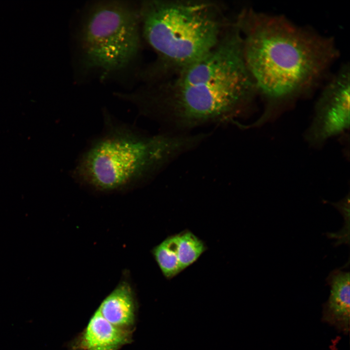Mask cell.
Masks as SVG:
<instances>
[{"label": "cell", "mask_w": 350, "mask_h": 350, "mask_svg": "<svg viewBox=\"0 0 350 350\" xmlns=\"http://www.w3.org/2000/svg\"><path fill=\"white\" fill-rule=\"evenodd\" d=\"M158 89L139 91L140 113L187 133L209 124H237L249 113L257 89L247 68L237 25L200 59L180 69Z\"/></svg>", "instance_id": "obj_1"}, {"label": "cell", "mask_w": 350, "mask_h": 350, "mask_svg": "<svg viewBox=\"0 0 350 350\" xmlns=\"http://www.w3.org/2000/svg\"><path fill=\"white\" fill-rule=\"evenodd\" d=\"M238 23L245 62L264 105L261 116L246 127H259L307 93L338 51L332 39L283 16L251 11L245 12Z\"/></svg>", "instance_id": "obj_2"}, {"label": "cell", "mask_w": 350, "mask_h": 350, "mask_svg": "<svg viewBox=\"0 0 350 350\" xmlns=\"http://www.w3.org/2000/svg\"><path fill=\"white\" fill-rule=\"evenodd\" d=\"M104 114L102 133L90 141L71 171L76 183L96 191H122L146 183L208 138L206 133L148 135Z\"/></svg>", "instance_id": "obj_3"}, {"label": "cell", "mask_w": 350, "mask_h": 350, "mask_svg": "<svg viewBox=\"0 0 350 350\" xmlns=\"http://www.w3.org/2000/svg\"><path fill=\"white\" fill-rule=\"evenodd\" d=\"M143 35L163 62L177 70L202 58L222 35L213 4L198 1H144L139 8Z\"/></svg>", "instance_id": "obj_4"}, {"label": "cell", "mask_w": 350, "mask_h": 350, "mask_svg": "<svg viewBox=\"0 0 350 350\" xmlns=\"http://www.w3.org/2000/svg\"><path fill=\"white\" fill-rule=\"evenodd\" d=\"M139 8L119 1L102 2L90 11L81 37L89 68L113 72L127 66L140 46Z\"/></svg>", "instance_id": "obj_5"}, {"label": "cell", "mask_w": 350, "mask_h": 350, "mask_svg": "<svg viewBox=\"0 0 350 350\" xmlns=\"http://www.w3.org/2000/svg\"><path fill=\"white\" fill-rule=\"evenodd\" d=\"M350 74L344 64L323 88L315 107L314 116L304 134L312 147H321L333 137L344 134L350 128Z\"/></svg>", "instance_id": "obj_6"}, {"label": "cell", "mask_w": 350, "mask_h": 350, "mask_svg": "<svg viewBox=\"0 0 350 350\" xmlns=\"http://www.w3.org/2000/svg\"><path fill=\"white\" fill-rule=\"evenodd\" d=\"M327 282L330 294L323 305L322 320L347 334L350 330V273L335 269L330 273Z\"/></svg>", "instance_id": "obj_7"}, {"label": "cell", "mask_w": 350, "mask_h": 350, "mask_svg": "<svg viewBox=\"0 0 350 350\" xmlns=\"http://www.w3.org/2000/svg\"><path fill=\"white\" fill-rule=\"evenodd\" d=\"M132 332L107 321L97 310L73 345L74 350H119L131 341Z\"/></svg>", "instance_id": "obj_8"}, {"label": "cell", "mask_w": 350, "mask_h": 350, "mask_svg": "<svg viewBox=\"0 0 350 350\" xmlns=\"http://www.w3.org/2000/svg\"><path fill=\"white\" fill-rule=\"evenodd\" d=\"M113 325L130 330L135 319V304L130 285L123 281L102 302L97 309Z\"/></svg>", "instance_id": "obj_9"}, {"label": "cell", "mask_w": 350, "mask_h": 350, "mask_svg": "<svg viewBox=\"0 0 350 350\" xmlns=\"http://www.w3.org/2000/svg\"><path fill=\"white\" fill-rule=\"evenodd\" d=\"M177 235L166 238L155 246L152 253L163 275L170 280L182 272L176 252Z\"/></svg>", "instance_id": "obj_10"}, {"label": "cell", "mask_w": 350, "mask_h": 350, "mask_svg": "<svg viewBox=\"0 0 350 350\" xmlns=\"http://www.w3.org/2000/svg\"><path fill=\"white\" fill-rule=\"evenodd\" d=\"M176 235L177 255L183 271L194 263L207 247L203 241L190 231L186 230Z\"/></svg>", "instance_id": "obj_11"}]
</instances>
